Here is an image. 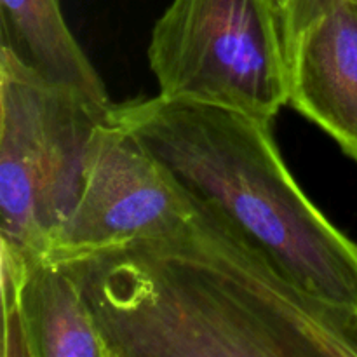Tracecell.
<instances>
[{"mask_svg":"<svg viewBox=\"0 0 357 357\" xmlns=\"http://www.w3.org/2000/svg\"><path fill=\"white\" fill-rule=\"evenodd\" d=\"M194 202L169 236L54 260L82 288L112 357H357V310L300 289Z\"/></svg>","mask_w":357,"mask_h":357,"instance_id":"1","label":"cell"},{"mask_svg":"<svg viewBox=\"0 0 357 357\" xmlns=\"http://www.w3.org/2000/svg\"><path fill=\"white\" fill-rule=\"evenodd\" d=\"M112 117L279 274L317 298L357 310V243L296 183L272 121L160 94L112 105Z\"/></svg>","mask_w":357,"mask_h":357,"instance_id":"2","label":"cell"},{"mask_svg":"<svg viewBox=\"0 0 357 357\" xmlns=\"http://www.w3.org/2000/svg\"><path fill=\"white\" fill-rule=\"evenodd\" d=\"M110 110L0 47L2 243L24 255L47 253L79 202L91 143Z\"/></svg>","mask_w":357,"mask_h":357,"instance_id":"3","label":"cell"},{"mask_svg":"<svg viewBox=\"0 0 357 357\" xmlns=\"http://www.w3.org/2000/svg\"><path fill=\"white\" fill-rule=\"evenodd\" d=\"M149 61L167 100L274 121L289 100V47L274 0H173Z\"/></svg>","mask_w":357,"mask_h":357,"instance_id":"4","label":"cell"},{"mask_svg":"<svg viewBox=\"0 0 357 357\" xmlns=\"http://www.w3.org/2000/svg\"><path fill=\"white\" fill-rule=\"evenodd\" d=\"M195 211L194 199L110 110L91 143L79 202L56 230L44 257L66 260L169 236L183 229Z\"/></svg>","mask_w":357,"mask_h":357,"instance_id":"5","label":"cell"},{"mask_svg":"<svg viewBox=\"0 0 357 357\" xmlns=\"http://www.w3.org/2000/svg\"><path fill=\"white\" fill-rule=\"evenodd\" d=\"M2 357H112L79 282L59 261L0 241Z\"/></svg>","mask_w":357,"mask_h":357,"instance_id":"6","label":"cell"},{"mask_svg":"<svg viewBox=\"0 0 357 357\" xmlns=\"http://www.w3.org/2000/svg\"><path fill=\"white\" fill-rule=\"evenodd\" d=\"M289 100L357 160V0L314 21L289 47Z\"/></svg>","mask_w":357,"mask_h":357,"instance_id":"7","label":"cell"},{"mask_svg":"<svg viewBox=\"0 0 357 357\" xmlns=\"http://www.w3.org/2000/svg\"><path fill=\"white\" fill-rule=\"evenodd\" d=\"M2 45L24 66L101 105H114L105 84L63 17L59 0H0Z\"/></svg>","mask_w":357,"mask_h":357,"instance_id":"8","label":"cell"},{"mask_svg":"<svg viewBox=\"0 0 357 357\" xmlns=\"http://www.w3.org/2000/svg\"><path fill=\"white\" fill-rule=\"evenodd\" d=\"M342 2L345 0H289L286 9L282 10L288 47H291L298 35L305 31L314 21Z\"/></svg>","mask_w":357,"mask_h":357,"instance_id":"9","label":"cell"},{"mask_svg":"<svg viewBox=\"0 0 357 357\" xmlns=\"http://www.w3.org/2000/svg\"><path fill=\"white\" fill-rule=\"evenodd\" d=\"M274 2L278 3V6H279V9H281V10H284V9H286V6H288V2H289V0H274Z\"/></svg>","mask_w":357,"mask_h":357,"instance_id":"10","label":"cell"}]
</instances>
